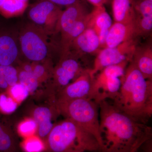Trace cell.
<instances>
[{
	"label": "cell",
	"mask_w": 152,
	"mask_h": 152,
	"mask_svg": "<svg viewBox=\"0 0 152 152\" xmlns=\"http://www.w3.org/2000/svg\"><path fill=\"white\" fill-rule=\"evenodd\" d=\"M112 0H107V3L110 2Z\"/></svg>",
	"instance_id": "cell-30"
},
{
	"label": "cell",
	"mask_w": 152,
	"mask_h": 152,
	"mask_svg": "<svg viewBox=\"0 0 152 152\" xmlns=\"http://www.w3.org/2000/svg\"><path fill=\"white\" fill-rule=\"evenodd\" d=\"M20 146L25 152H42L45 151V143L37 134L25 138Z\"/></svg>",
	"instance_id": "cell-24"
},
{
	"label": "cell",
	"mask_w": 152,
	"mask_h": 152,
	"mask_svg": "<svg viewBox=\"0 0 152 152\" xmlns=\"http://www.w3.org/2000/svg\"><path fill=\"white\" fill-rule=\"evenodd\" d=\"M89 2L95 7H99L104 6L105 4H107V0H87Z\"/></svg>",
	"instance_id": "cell-29"
},
{
	"label": "cell",
	"mask_w": 152,
	"mask_h": 152,
	"mask_svg": "<svg viewBox=\"0 0 152 152\" xmlns=\"http://www.w3.org/2000/svg\"><path fill=\"white\" fill-rule=\"evenodd\" d=\"M94 77L95 75L92 72V68L87 69L75 80L56 95L55 102L88 99L92 89Z\"/></svg>",
	"instance_id": "cell-10"
},
{
	"label": "cell",
	"mask_w": 152,
	"mask_h": 152,
	"mask_svg": "<svg viewBox=\"0 0 152 152\" xmlns=\"http://www.w3.org/2000/svg\"><path fill=\"white\" fill-rule=\"evenodd\" d=\"M101 152H136L151 138L152 128L137 121L107 100L99 104Z\"/></svg>",
	"instance_id": "cell-1"
},
{
	"label": "cell",
	"mask_w": 152,
	"mask_h": 152,
	"mask_svg": "<svg viewBox=\"0 0 152 152\" xmlns=\"http://www.w3.org/2000/svg\"><path fill=\"white\" fill-rule=\"evenodd\" d=\"M31 62L33 73L41 84L51 81L54 67L51 60Z\"/></svg>",
	"instance_id": "cell-22"
},
{
	"label": "cell",
	"mask_w": 152,
	"mask_h": 152,
	"mask_svg": "<svg viewBox=\"0 0 152 152\" xmlns=\"http://www.w3.org/2000/svg\"><path fill=\"white\" fill-rule=\"evenodd\" d=\"M5 91L19 105L30 95L27 88L18 82L13 85L9 86Z\"/></svg>",
	"instance_id": "cell-25"
},
{
	"label": "cell",
	"mask_w": 152,
	"mask_h": 152,
	"mask_svg": "<svg viewBox=\"0 0 152 152\" xmlns=\"http://www.w3.org/2000/svg\"><path fill=\"white\" fill-rule=\"evenodd\" d=\"M129 63L124 62L109 66L96 74L92 89L88 99L98 104L107 99H113L119 91Z\"/></svg>",
	"instance_id": "cell-6"
},
{
	"label": "cell",
	"mask_w": 152,
	"mask_h": 152,
	"mask_svg": "<svg viewBox=\"0 0 152 152\" xmlns=\"http://www.w3.org/2000/svg\"><path fill=\"white\" fill-rule=\"evenodd\" d=\"M62 11L60 6L42 0L30 8L28 17L33 23L52 35L58 33L59 21Z\"/></svg>",
	"instance_id": "cell-9"
},
{
	"label": "cell",
	"mask_w": 152,
	"mask_h": 152,
	"mask_svg": "<svg viewBox=\"0 0 152 152\" xmlns=\"http://www.w3.org/2000/svg\"><path fill=\"white\" fill-rule=\"evenodd\" d=\"M139 37L135 23L115 22L109 30L104 48H113Z\"/></svg>",
	"instance_id": "cell-13"
},
{
	"label": "cell",
	"mask_w": 152,
	"mask_h": 152,
	"mask_svg": "<svg viewBox=\"0 0 152 152\" xmlns=\"http://www.w3.org/2000/svg\"></svg>",
	"instance_id": "cell-32"
},
{
	"label": "cell",
	"mask_w": 152,
	"mask_h": 152,
	"mask_svg": "<svg viewBox=\"0 0 152 152\" xmlns=\"http://www.w3.org/2000/svg\"><path fill=\"white\" fill-rule=\"evenodd\" d=\"M137 46V40L133 39L113 48L100 50L94 60L92 72L96 75L104 68L127 62L130 63Z\"/></svg>",
	"instance_id": "cell-8"
},
{
	"label": "cell",
	"mask_w": 152,
	"mask_h": 152,
	"mask_svg": "<svg viewBox=\"0 0 152 152\" xmlns=\"http://www.w3.org/2000/svg\"><path fill=\"white\" fill-rule=\"evenodd\" d=\"M78 59L70 55L60 59L54 67L53 75L49 84V99H54L55 96L68 85L76 80L86 69Z\"/></svg>",
	"instance_id": "cell-7"
},
{
	"label": "cell",
	"mask_w": 152,
	"mask_h": 152,
	"mask_svg": "<svg viewBox=\"0 0 152 152\" xmlns=\"http://www.w3.org/2000/svg\"><path fill=\"white\" fill-rule=\"evenodd\" d=\"M0 152H20L18 140L13 131L1 118Z\"/></svg>",
	"instance_id": "cell-20"
},
{
	"label": "cell",
	"mask_w": 152,
	"mask_h": 152,
	"mask_svg": "<svg viewBox=\"0 0 152 152\" xmlns=\"http://www.w3.org/2000/svg\"><path fill=\"white\" fill-rule=\"evenodd\" d=\"M111 1L115 22L124 24L135 23L134 0H112Z\"/></svg>",
	"instance_id": "cell-17"
},
{
	"label": "cell",
	"mask_w": 152,
	"mask_h": 152,
	"mask_svg": "<svg viewBox=\"0 0 152 152\" xmlns=\"http://www.w3.org/2000/svg\"><path fill=\"white\" fill-rule=\"evenodd\" d=\"M28 2L29 0H0V15L7 18L21 15Z\"/></svg>",
	"instance_id": "cell-21"
},
{
	"label": "cell",
	"mask_w": 152,
	"mask_h": 152,
	"mask_svg": "<svg viewBox=\"0 0 152 152\" xmlns=\"http://www.w3.org/2000/svg\"><path fill=\"white\" fill-rule=\"evenodd\" d=\"M112 20L104 6L95 7L89 13L87 28L92 29L99 35L109 31L111 26Z\"/></svg>",
	"instance_id": "cell-18"
},
{
	"label": "cell",
	"mask_w": 152,
	"mask_h": 152,
	"mask_svg": "<svg viewBox=\"0 0 152 152\" xmlns=\"http://www.w3.org/2000/svg\"><path fill=\"white\" fill-rule=\"evenodd\" d=\"M47 1L51 2L52 3L59 6H65L66 7L77 2L80 0H47Z\"/></svg>",
	"instance_id": "cell-28"
},
{
	"label": "cell",
	"mask_w": 152,
	"mask_h": 152,
	"mask_svg": "<svg viewBox=\"0 0 152 152\" xmlns=\"http://www.w3.org/2000/svg\"><path fill=\"white\" fill-rule=\"evenodd\" d=\"M100 45L96 33L92 29L87 28L73 42L70 49V53L76 54H93L98 53Z\"/></svg>",
	"instance_id": "cell-15"
},
{
	"label": "cell",
	"mask_w": 152,
	"mask_h": 152,
	"mask_svg": "<svg viewBox=\"0 0 152 152\" xmlns=\"http://www.w3.org/2000/svg\"><path fill=\"white\" fill-rule=\"evenodd\" d=\"M112 103L134 119L146 124L152 116V81L146 80L130 62Z\"/></svg>",
	"instance_id": "cell-2"
},
{
	"label": "cell",
	"mask_w": 152,
	"mask_h": 152,
	"mask_svg": "<svg viewBox=\"0 0 152 152\" xmlns=\"http://www.w3.org/2000/svg\"><path fill=\"white\" fill-rule=\"evenodd\" d=\"M16 68L18 82L27 88L30 95L35 94L42 84L33 73L31 62H19Z\"/></svg>",
	"instance_id": "cell-19"
},
{
	"label": "cell",
	"mask_w": 152,
	"mask_h": 152,
	"mask_svg": "<svg viewBox=\"0 0 152 152\" xmlns=\"http://www.w3.org/2000/svg\"><path fill=\"white\" fill-rule=\"evenodd\" d=\"M19 106L5 90H0V114L5 115H11L16 110Z\"/></svg>",
	"instance_id": "cell-26"
},
{
	"label": "cell",
	"mask_w": 152,
	"mask_h": 152,
	"mask_svg": "<svg viewBox=\"0 0 152 152\" xmlns=\"http://www.w3.org/2000/svg\"><path fill=\"white\" fill-rule=\"evenodd\" d=\"M59 115L55 103L50 102L49 105L35 106L30 112V116L35 121L37 126L36 134L45 143L47 137L56 123L55 121Z\"/></svg>",
	"instance_id": "cell-11"
},
{
	"label": "cell",
	"mask_w": 152,
	"mask_h": 152,
	"mask_svg": "<svg viewBox=\"0 0 152 152\" xmlns=\"http://www.w3.org/2000/svg\"><path fill=\"white\" fill-rule=\"evenodd\" d=\"M18 40L8 27L0 22V65L13 66L18 63L20 50Z\"/></svg>",
	"instance_id": "cell-12"
},
{
	"label": "cell",
	"mask_w": 152,
	"mask_h": 152,
	"mask_svg": "<svg viewBox=\"0 0 152 152\" xmlns=\"http://www.w3.org/2000/svg\"><path fill=\"white\" fill-rule=\"evenodd\" d=\"M132 62L145 79L152 81V49L151 45L137 46Z\"/></svg>",
	"instance_id": "cell-16"
},
{
	"label": "cell",
	"mask_w": 152,
	"mask_h": 152,
	"mask_svg": "<svg viewBox=\"0 0 152 152\" xmlns=\"http://www.w3.org/2000/svg\"><path fill=\"white\" fill-rule=\"evenodd\" d=\"M88 13L86 7L80 0L66 7L60 16L58 33L61 34V37L64 36Z\"/></svg>",
	"instance_id": "cell-14"
},
{
	"label": "cell",
	"mask_w": 152,
	"mask_h": 152,
	"mask_svg": "<svg viewBox=\"0 0 152 152\" xmlns=\"http://www.w3.org/2000/svg\"><path fill=\"white\" fill-rule=\"evenodd\" d=\"M147 1H152V0H147Z\"/></svg>",
	"instance_id": "cell-31"
},
{
	"label": "cell",
	"mask_w": 152,
	"mask_h": 152,
	"mask_svg": "<svg viewBox=\"0 0 152 152\" xmlns=\"http://www.w3.org/2000/svg\"><path fill=\"white\" fill-rule=\"evenodd\" d=\"M55 104L60 115L73 121L94 136L101 148L99 113L97 103L86 98Z\"/></svg>",
	"instance_id": "cell-4"
},
{
	"label": "cell",
	"mask_w": 152,
	"mask_h": 152,
	"mask_svg": "<svg viewBox=\"0 0 152 152\" xmlns=\"http://www.w3.org/2000/svg\"><path fill=\"white\" fill-rule=\"evenodd\" d=\"M45 144L48 152L96 151L100 149L94 136L68 118L55 124Z\"/></svg>",
	"instance_id": "cell-3"
},
{
	"label": "cell",
	"mask_w": 152,
	"mask_h": 152,
	"mask_svg": "<svg viewBox=\"0 0 152 152\" xmlns=\"http://www.w3.org/2000/svg\"><path fill=\"white\" fill-rule=\"evenodd\" d=\"M50 35L33 23L26 25L19 36V45L22 54L31 62L50 59L53 44L49 37Z\"/></svg>",
	"instance_id": "cell-5"
},
{
	"label": "cell",
	"mask_w": 152,
	"mask_h": 152,
	"mask_svg": "<svg viewBox=\"0 0 152 152\" xmlns=\"http://www.w3.org/2000/svg\"><path fill=\"white\" fill-rule=\"evenodd\" d=\"M136 15L140 17H152V1L134 0Z\"/></svg>",
	"instance_id": "cell-27"
},
{
	"label": "cell",
	"mask_w": 152,
	"mask_h": 152,
	"mask_svg": "<svg viewBox=\"0 0 152 152\" xmlns=\"http://www.w3.org/2000/svg\"><path fill=\"white\" fill-rule=\"evenodd\" d=\"M37 130V123L30 116L22 120L17 126L18 134L24 138L36 134Z\"/></svg>",
	"instance_id": "cell-23"
}]
</instances>
